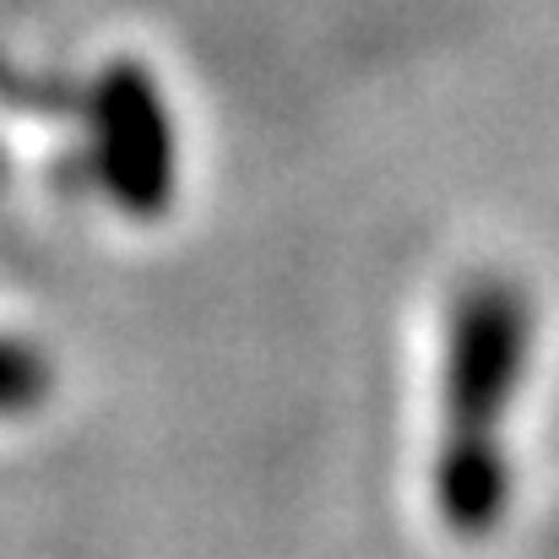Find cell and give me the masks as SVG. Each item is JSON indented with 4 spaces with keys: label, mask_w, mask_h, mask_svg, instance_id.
I'll return each instance as SVG.
<instances>
[{
    "label": "cell",
    "mask_w": 559,
    "mask_h": 559,
    "mask_svg": "<svg viewBox=\"0 0 559 559\" xmlns=\"http://www.w3.org/2000/svg\"><path fill=\"white\" fill-rule=\"evenodd\" d=\"M533 359V305L511 277H473L451 305L435 500L456 538H489L511 500L506 413Z\"/></svg>",
    "instance_id": "6da1fadb"
}]
</instances>
